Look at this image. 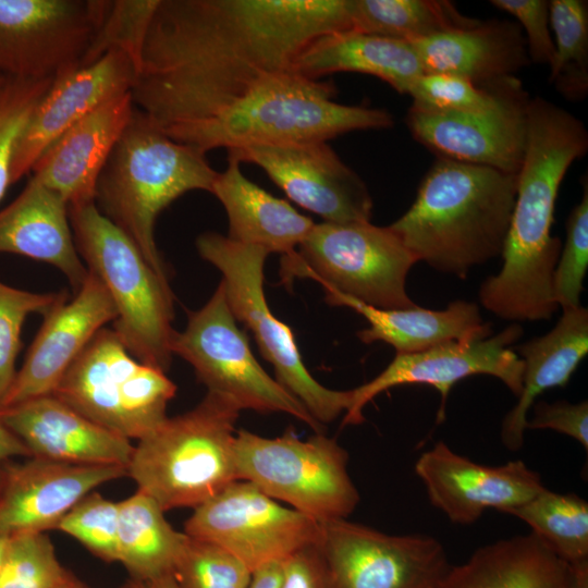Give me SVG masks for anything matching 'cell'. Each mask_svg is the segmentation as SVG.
I'll return each instance as SVG.
<instances>
[{
  "mask_svg": "<svg viewBox=\"0 0 588 588\" xmlns=\"http://www.w3.org/2000/svg\"><path fill=\"white\" fill-rule=\"evenodd\" d=\"M569 588H588V560L569 564Z\"/></svg>",
  "mask_w": 588,
  "mask_h": 588,
  "instance_id": "cell-49",
  "label": "cell"
},
{
  "mask_svg": "<svg viewBox=\"0 0 588 588\" xmlns=\"http://www.w3.org/2000/svg\"><path fill=\"white\" fill-rule=\"evenodd\" d=\"M30 457L24 443L0 421V485L9 463L14 457Z\"/></svg>",
  "mask_w": 588,
  "mask_h": 588,
  "instance_id": "cell-47",
  "label": "cell"
},
{
  "mask_svg": "<svg viewBox=\"0 0 588 588\" xmlns=\"http://www.w3.org/2000/svg\"><path fill=\"white\" fill-rule=\"evenodd\" d=\"M335 95L332 82L293 71L278 73L218 117L167 135L206 154L221 147L229 150L328 142L348 132L393 125L387 110L342 105L334 101Z\"/></svg>",
  "mask_w": 588,
  "mask_h": 588,
  "instance_id": "cell-4",
  "label": "cell"
},
{
  "mask_svg": "<svg viewBox=\"0 0 588 588\" xmlns=\"http://www.w3.org/2000/svg\"><path fill=\"white\" fill-rule=\"evenodd\" d=\"M119 502L91 491L61 519L60 530L85 547L96 558L118 562Z\"/></svg>",
  "mask_w": 588,
  "mask_h": 588,
  "instance_id": "cell-40",
  "label": "cell"
},
{
  "mask_svg": "<svg viewBox=\"0 0 588 588\" xmlns=\"http://www.w3.org/2000/svg\"><path fill=\"white\" fill-rule=\"evenodd\" d=\"M74 579L60 563L46 532L10 535L0 588H62Z\"/></svg>",
  "mask_w": 588,
  "mask_h": 588,
  "instance_id": "cell-37",
  "label": "cell"
},
{
  "mask_svg": "<svg viewBox=\"0 0 588 588\" xmlns=\"http://www.w3.org/2000/svg\"><path fill=\"white\" fill-rule=\"evenodd\" d=\"M63 293H33L0 282V406L15 378V360L21 347V331L26 317L45 315Z\"/></svg>",
  "mask_w": 588,
  "mask_h": 588,
  "instance_id": "cell-41",
  "label": "cell"
},
{
  "mask_svg": "<svg viewBox=\"0 0 588 588\" xmlns=\"http://www.w3.org/2000/svg\"><path fill=\"white\" fill-rule=\"evenodd\" d=\"M0 253L54 266L74 293L88 274L74 243L66 201L32 176L21 194L0 210Z\"/></svg>",
  "mask_w": 588,
  "mask_h": 588,
  "instance_id": "cell-26",
  "label": "cell"
},
{
  "mask_svg": "<svg viewBox=\"0 0 588 588\" xmlns=\"http://www.w3.org/2000/svg\"><path fill=\"white\" fill-rule=\"evenodd\" d=\"M569 564L530 532L478 548L438 588H569Z\"/></svg>",
  "mask_w": 588,
  "mask_h": 588,
  "instance_id": "cell-31",
  "label": "cell"
},
{
  "mask_svg": "<svg viewBox=\"0 0 588 588\" xmlns=\"http://www.w3.org/2000/svg\"><path fill=\"white\" fill-rule=\"evenodd\" d=\"M79 588H88V587L83 584ZM120 588H134V586L132 585L131 581H127L124 586Z\"/></svg>",
  "mask_w": 588,
  "mask_h": 588,
  "instance_id": "cell-53",
  "label": "cell"
},
{
  "mask_svg": "<svg viewBox=\"0 0 588 588\" xmlns=\"http://www.w3.org/2000/svg\"><path fill=\"white\" fill-rule=\"evenodd\" d=\"M234 460L238 480L317 522L347 518L359 503L347 451L323 432L301 440L292 430L266 438L241 429Z\"/></svg>",
  "mask_w": 588,
  "mask_h": 588,
  "instance_id": "cell-10",
  "label": "cell"
},
{
  "mask_svg": "<svg viewBox=\"0 0 588 588\" xmlns=\"http://www.w3.org/2000/svg\"><path fill=\"white\" fill-rule=\"evenodd\" d=\"M516 186L517 174L438 158L389 228L417 261L465 279L502 254Z\"/></svg>",
  "mask_w": 588,
  "mask_h": 588,
  "instance_id": "cell-3",
  "label": "cell"
},
{
  "mask_svg": "<svg viewBox=\"0 0 588 588\" xmlns=\"http://www.w3.org/2000/svg\"><path fill=\"white\" fill-rule=\"evenodd\" d=\"M137 75L126 54L111 50L90 64L56 77L17 142L12 184L28 174L44 150L69 127L106 102L131 93Z\"/></svg>",
  "mask_w": 588,
  "mask_h": 588,
  "instance_id": "cell-21",
  "label": "cell"
},
{
  "mask_svg": "<svg viewBox=\"0 0 588 588\" xmlns=\"http://www.w3.org/2000/svg\"><path fill=\"white\" fill-rule=\"evenodd\" d=\"M134 111L127 93L100 106L56 138L32 167V177L68 206L95 203L96 185Z\"/></svg>",
  "mask_w": 588,
  "mask_h": 588,
  "instance_id": "cell-24",
  "label": "cell"
},
{
  "mask_svg": "<svg viewBox=\"0 0 588 588\" xmlns=\"http://www.w3.org/2000/svg\"><path fill=\"white\" fill-rule=\"evenodd\" d=\"M323 290L328 304L350 307L366 318L369 327L357 332L363 343L382 341L393 346L396 354L418 353L452 341L473 342L492 334L491 323L482 320L478 306L471 302L454 301L441 310L417 305L380 309L334 290Z\"/></svg>",
  "mask_w": 588,
  "mask_h": 588,
  "instance_id": "cell-27",
  "label": "cell"
},
{
  "mask_svg": "<svg viewBox=\"0 0 588 588\" xmlns=\"http://www.w3.org/2000/svg\"><path fill=\"white\" fill-rule=\"evenodd\" d=\"M218 173L206 154L172 139L134 107L99 175L95 204L134 242L152 269L168 279L156 244V220L187 192L211 193Z\"/></svg>",
  "mask_w": 588,
  "mask_h": 588,
  "instance_id": "cell-5",
  "label": "cell"
},
{
  "mask_svg": "<svg viewBox=\"0 0 588 588\" xmlns=\"http://www.w3.org/2000/svg\"><path fill=\"white\" fill-rule=\"evenodd\" d=\"M172 575L180 588H248L253 572L217 543L185 534Z\"/></svg>",
  "mask_w": 588,
  "mask_h": 588,
  "instance_id": "cell-39",
  "label": "cell"
},
{
  "mask_svg": "<svg viewBox=\"0 0 588 588\" xmlns=\"http://www.w3.org/2000/svg\"><path fill=\"white\" fill-rule=\"evenodd\" d=\"M281 588H330L317 544L301 550L284 562Z\"/></svg>",
  "mask_w": 588,
  "mask_h": 588,
  "instance_id": "cell-46",
  "label": "cell"
},
{
  "mask_svg": "<svg viewBox=\"0 0 588 588\" xmlns=\"http://www.w3.org/2000/svg\"><path fill=\"white\" fill-rule=\"evenodd\" d=\"M127 476L119 465H74L28 457L9 463L0 485V535L47 532L85 495Z\"/></svg>",
  "mask_w": 588,
  "mask_h": 588,
  "instance_id": "cell-22",
  "label": "cell"
},
{
  "mask_svg": "<svg viewBox=\"0 0 588 588\" xmlns=\"http://www.w3.org/2000/svg\"><path fill=\"white\" fill-rule=\"evenodd\" d=\"M292 71L313 79L340 72L372 75L400 94H408L424 74L412 44L355 30L316 38L296 58Z\"/></svg>",
  "mask_w": 588,
  "mask_h": 588,
  "instance_id": "cell-30",
  "label": "cell"
},
{
  "mask_svg": "<svg viewBox=\"0 0 588 588\" xmlns=\"http://www.w3.org/2000/svg\"><path fill=\"white\" fill-rule=\"evenodd\" d=\"M430 503L458 525L478 520L487 509L509 514L546 489L523 461L487 466L457 454L442 441L415 463Z\"/></svg>",
  "mask_w": 588,
  "mask_h": 588,
  "instance_id": "cell-19",
  "label": "cell"
},
{
  "mask_svg": "<svg viewBox=\"0 0 588 588\" xmlns=\"http://www.w3.org/2000/svg\"><path fill=\"white\" fill-rule=\"evenodd\" d=\"M109 0H0V75L54 79L79 66Z\"/></svg>",
  "mask_w": 588,
  "mask_h": 588,
  "instance_id": "cell-15",
  "label": "cell"
},
{
  "mask_svg": "<svg viewBox=\"0 0 588 588\" xmlns=\"http://www.w3.org/2000/svg\"><path fill=\"white\" fill-rule=\"evenodd\" d=\"M193 510L184 532L224 548L252 572L285 562L317 544L320 537L319 522L280 504L246 480L231 482Z\"/></svg>",
  "mask_w": 588,
  "mask_h": 588,
  "instance_id": "cell-14",
  "label": "cell"
},
{
  "mask_svg": "<svg viewBox=\"0 0 588 588\" xmlns=\"http://www.w3.org/2000/svg\"><path fill=\"white\" fill-rule=\"evenodd\" d=\"M228 157L260 167L292 201L323 222H370L373 203L366 183L327 142L235 148Z\"/></svg>",
  "mask_w": 588,
  "mask_h": 588,
  "instance_id": "cell-17",
  "label": "cell"
},
{
  "mask_svg": "<svg viewBox=\"0 0 588 588\" xmlns=\"http://www.w3.org/2000/svg\"><path fill=\"white\" fill-rule=\"evenodd\" d=\"M527 429H551L579 442L588 451V402L539 401L532 404Z\"/></svg>",
  "mask_w": 588,
  "mask_h": 588,
  "instance_id": "cell-45",
  "label": "cell"
},
{
  "mask_svg": "<svg viewBox=\"0 0 588 588\" xmlns=\"http://www.w3.org/2000/svg\"><path fill=\"white\" fill-rule=\"evenodd\" d=\"M158 3L159 0H109L79 65L90 64L108 51L119 50L132 60L138 74L147 32Z\"/></svg>",
  "mask_w": 588,
  "mask_h": 588,
  "instance_id": "cell-38",
  "label": "cell"
},
{
  "mask_svg": "<svg viewBox=\"0 0 588 588\" xmlns=\"http://www.w3.org/2000/svg\"><path fill=\"white\" fill-rule=\"evenodd\" d=\"M240 166L238 160L228 157V167L218 173L211 189L228 215V237L269 254H292L315 223L286 200L249 181Z\"/></svg>",
  "mask_w": 588,
  "mask_h": 588,
  "instance_id": "cell-29",
  "label": "cell"
},
{
  "mask_svg": "<svg viewBox=\"0 0 588 588\" xmlns=\"http://www.w3.org/2000/svg\"><path fill=\"white\" fill-rule=\"evenodd\" d=\"M352 30V0H159L132 88L166 133L226 111L292 71L316 38Z\"/></svg>",
  "mask_w": 588,
  "mask_h": 588,
  "instance_id": "cell-1",
  "label": "cell"
},
{
  "mask_svg": "<svg viewBox=\"0 0 588 588\" xmlns=\"http://www.w3.org/2000/svg\"><path fill=\"white\" fill-rule=\"evenodd\" d=\"M416 262L389 225L321 222L282 256L280 277L286 286L309 278L376 308L403 309L416 306L405 287Z\"/></svg>",
  "mask_w": 588,
  "mask_h": 588,
  "instance_id": "cell-8",
  "label": "cell"
},
{
  "mask_svg": "<svg viewBox=\"0 0 588 588\" xmlns=\"http://www.w3.org/2000/svg\"><path fill=\"white\" fill-rule=\"evenodd\" d=\"M9 535H0V574L5 558V552L9 543Z\"/></svg>",
  "mask_w": 588,
  "mask_h": 588,
  "instance_id": "cell-51",
  "label": "cell"
},
{
  "mask_svg": "<svg viewBox=\"0 0 588 588\" xmlns=\"http://www.w3.org/2000/svg\"><path fill=\"white\" fill-rule=\"evenodd\" d=\"M588 149L584 123L543 98L529 99L527 138L502 268L480 285L481 305L501 319L539 321L559 308L553 274L562 249L551 234L560 185Z\"/></svg>",
  "mask_w": 588,
  "mask_h": 588,
  "instance_id": "cell-2",
  "label": "cell"
},
{
  "mask_svg": "<svg viewBox=\"0 0 588 588\" xmlns=\"http://www.w3.org/2000/svg\"><path fill=\"white\" fill-rule=\"evenodd\" d=\"M44 316L0 409L51 395L95 334L115 320L117 309L102 282L88 271L74 298L64 296Z\"/></svg>",
  "mask_w": 588,
  "mask_h": 588,
  "instance_id": "cell-20",
  "label": "cell"
},
{
  "mask_svg": "<svg viewBox=\"0 0 588 588\" xmlns=\"http://www.w3.org/2000/svg\"><path fill=\"white\" fill-rule=\"evenodd\" d=\"M520 82L506 78L490 87H478L470 81L451 74L424 73L412 85L407 95L412 106L434 112L477 113L499 106Z\"/></svg>",
  "mask_w": 588,
  "mask_h": 588,
  "instance_id": "cell-36",
  "label": "cell"
},
{
  "mask_svg": "<svg viewBox=\"0 0 588 588\" xmlns=\"http://www.w3.org/2000/svg\"><path fill=\"white\" fill-rule=\"evenodd\" d=\"M171 352L192 365L208 392L230 399L241 411L284 413L322 432V425L257 362L222 282L204 307L188 313L185 329L174 331Z\"/></svg>",
  "mask_w": 588,
  "mask_h": 588,
  "instance_id": "cell-12",
  "label": "cell"
},
{
  "mask_svg": "<svg viewBox=\"0 0 588 588\" xmlns=\"http://www.w3.org/2000/svg\"><path fill=\"white\" fill-rule=\"evenodd\" d=\"M523 360V388L516 404L501 427L503 445L517 451L524 444L528 412L544 391L565 387L588 353V310L565 308L556 324L544 335L515 346Z\"/></svg>",
  "mask_w": 588,
  "mask_h": 588,
  "instance_id": "cell-28",
  "label": "cell"
},
{
  "mask_svg": "<svg viewBox=\"0 0 588 588\" xmlns=\"http://www.w3.org/2000/svg\"><path fill=\"white\" fill-rule=\"evenodd\" d=\"M477 22L446 0H352V30L409 44Z\"/></svg>",
  "mask_w": 588,
  "mask_h": 588,
  "instance_id": "cell-33",
  "label": "cell"
},
{
  "mask_svg": "<svg viewBox=\"0 0 588 588\" xmlns=\"http://www.w3.org/2000/svg\"><path fill=\"white\" fill-rule=\"evenodd\" d=\"M509 514L526 523L565 563L588 560V503L577 494L546 488Z\"/></svg>",
  "mask_w": 588,
  "mask_h": 588,
  "instance_id": "cell-34",
  "label": "cell"
},
{
  "mask_svg": "<svg viewBox=\"0 0 588 588\" xmlns=\"http://www.w3.org/2000/svg\"><path fill=\"white\" fill-rule=\"evenodd\" d=\"M175 392L166 372L136 359L114 330L105 327L51 395L95 424L138 441L167 419Z\"/></svg>",
  "mask_w": 588,
  "mask_h": 588,
  "instance_id": "cell-11",
  "label": "cell"
},
{
  "mask_svg": "<svg viewBox=\"0 0 588 588\" xmlns=\"http://www.w3.org/2000/svg\"><path fill=\"white\" fill-rule=\"evenodd\" d=\"M523 329L512 323L495 335L473 342L452 341L428 350L396 354L376 378L355 389L343 426L359 425L364 407L378 394L403 384H428L441 396L437 424L445 418V404L452 387L474 375H489L500 379L518 397L523 388V360L512 348Z\"/></svg>",
  "mask_w": 588,
  "mask_h": 588,
  "instance_id": "cell-16",
  "label": "cell"
},
{
  "mask_svg": "<svg viewBox=\"0 0 588 588\" xmlns=\"http://www.w3.org/2000/svg\"><path fill=\"white\" fill-rule=\"evenodd\" d=\"M68 210L76 249L117 309L114 332L136 359L167 372L175 331L168 279L152 269L134 242L95 203L68 206Z\"/></svg>",
  "mask_w": 588,
  "mask_h": 588,
  "instance_id": "cell-7",
  "label": "cell"
},
{
  "mask_svg": "<svg viewBox=\"0 0 588 588\" xmlns=\"http://www.w3.org/2000/svg\"><path fill=\"white\" fill-rule=\"evenodd\" d=\"M5 79H7L5 77H3V76L0 75V87L3 85V83L5 82Z\"/></svg>",
  "mask_w": 588,
  "mask_h": 588,
  "instance_id": "cell-54",
  "label": "cell"
},
{
  "mask_svg": "<svg viewBox=\"0 0 588 588\" xmlns=\"http://www.w3.org/2000/svg\"><path fill=\"white\" fill-rule=\"evenodd\" d=\"M0 421L30 457L74 465H119L127 469L134 445L87 419L53 395L0 409Z\"/></svg>",
  "mask_w": 588,
  "mask_h": 588,
  "instance_id": "cell-23",
  "label": "cell"
},
{
  "mask_svg": "<svg viewBox=\"0 0 588 588\" xmlns=\"http://www.w3.org/2000/svg\"><path fill=\"white\" fill-rule=\"evenodd\" d=\"M319 523L330 588H438L451 567L434 537L389 535L347 518Z\"/></svg>",
  "mask_w": 588,
  "mask_h": 588,
  "instance_id": "cell-13",
  "label": "cell"
},
{
  "mask_svg": "<svg viewBox=\"0 0 588 588\" xmlns=\"http://www.w3.org/2000/svg\"><path fill=\"white\" fill-rule=\"evenodd\" d=\"M83 585L77 578L62 588H79Z\"/></svg>",
  "mask_w": 588,
  "mask_h": 588,
  "instance_id": "cell-52",
  "label": "cell"
},
{
  "mask_svg": "<svg viewBox=\"0 0 588 588\" xmlns=\"http://www.w3.org/2000/svg\"><path fill=\"white\" fill-rule=\"evenodd\" d=\"M184 538V531H176L143 491L119 502L118 562L131 580L145 583L172 574Z\"/></svg>",
  "mask_w": 588,
  "mask_h": 588,
  "instance_id": "cell-32",
  "label": "cell"
},
{
  "mask_svg": "<svg viewBox=\"0 0 588 588\" xmlns=\"http://www.w3.org/2000/svg\"><path fill=\"white\" fill-rule=\"evenodd\" d=\"M240 407L213 392L137 441L127 477L166 512L195 509L238 480L234 460Z\"/></svg>",
  "mask_w": 588,
  "mask_h": 588,
  "instance_id": "cell-6",
  "label": "cell"
},
{
  "mask_svg": "<svg viewBox=\"0 0 588 588\" xmlns=\"http://www.w3.org/2000/svg\"><path fill=\"white\" fill-rule=\"evenodd\" d=\"M588 268V184L583 180V196L566 222V241L553 274L554 298L562 309L580 306V294Z\"/></svg>",
  "mask_w": 588,
  "mask_h": 588,
  "instance_id": "cell-43",
  "label": "cell"
},
{
  "mask_svg": "<svg viewBox=\"0 0 588 588\" xmlns=\"http://www.w3.org/2000/svg\"><path fill=\"white\" fill-rule=\"evenodd\" d=\"M549 10L555 48L550 82L568 100H581L588 91L587 1L551 0Z\"/></svg>",
  "mask_w": 588,
  "mask_h": 588,
  "instance_id": "cell-35",
  "label": "cell"
},
{
  "mask_svg": "<svg viewBox=\"0 0 588 588\" xmlns=\"http://www.w3.org/2000/svg\"><path fill=\"white\" fill-rule=\"evenodd\" d=\"M284 562L267 564L253 572L248 588H281Z\"/></svg>",
  "mask_w": 588,
  "mask_h": 588,
  "instance_id": "cell-48",
  "label": "cell"
},
{
  "mask_svg": "<svg viewBox=\"0 0 588 588\" xmlns=\"http://www.w3.org/2000/svg\"><path fill=\"white\" fill-rule=\"evenodd\" d=\"M52 81L7 78L0 87V200L12 185L11 169L17 142Z\"/></svg>",
  "mask_w": 588,
  "mask_h": 588,
  "instance_id": "cell-42",
  "label": "cell"
},
{
  "mask_svg": "<svg viewBox=\"0 0 588 588\" xmlns=\"http://www.w3.org/2000/svg\"><path fill=\"white\" fill-rule=\"evenodd\" d=\"M130 581L132 583L134 588H180L172 574L145 583L134 580Z\"/></svg>",
  "mask_w": 588,
  "mask_h": 588,
  "instance_id": "cell-50",
  "label": "cell"
},
{
  "mask_svg": "<svg viewBox=\"0 0 588 588\" xmlns=\"http://www.w3.org/2000/svg\"><path fill=\"white\" fill-rule=\"evenodd\" d=\"M412 45L424 73L461 76L478 87L515 76L529 59L519 25L510 21H478Z\"/></svg>",
  "mask_w": 588,
  "mask_h": 588,
  "instance_id": "cell-25",
  "label": "cell"
},
{
  "mask_svg": "<svg viewBox=\"0 0 588 588\" xmlns=\"http://www.w3.org/2000/svg\"><path fill=\"white\" fill-rule=\"evenodd\" d=\"M528 102L518 84L491 110L451 113L411 106L406 123L413 137L437 158L517 174L526 147Z\"/></svg>",
  "mask_w": 588,
  "mask_h": 588,
  "instance_id": "cell-18",
  "label": "cell"
},
{
  "mask_svg": "<svg viewBox=\"0 0 588 588\" xmlns=\"http://www.w3.org/2000/svg\"><path fill=\"white\" fill-rule=\"evenodd\" d=\"M490 3L513 15L523 26L526 32L528 58L535 63L550 68L555 48L551 35L549 1L491 0Z\"/></svg>",
  "mask_w": 588,
  "mask_h": 588,
  "instance_id": "cell-44",
  "label": "cell"
},
{
  "mask_svg": "<svg viewBox=\"0 0 588 588\" xmlns=\"http://www.w3.org/2000/svg\"><path fill=\"white\" fill-rule=\"evenodd\" d=\"M196 247L200 257L222 273L231 311L253 333L262 357L274 368L275 380L322 426L345 413L352 390L320 384L306 368L292 329L269 309L264 292V266L269 253L215 232L200 234Z\"/></svg>",
  "mask_w": 588,
  "mask_h": 588,
  "instance_id": "cell-9",
  "label": "cell"
}]
</instances>
